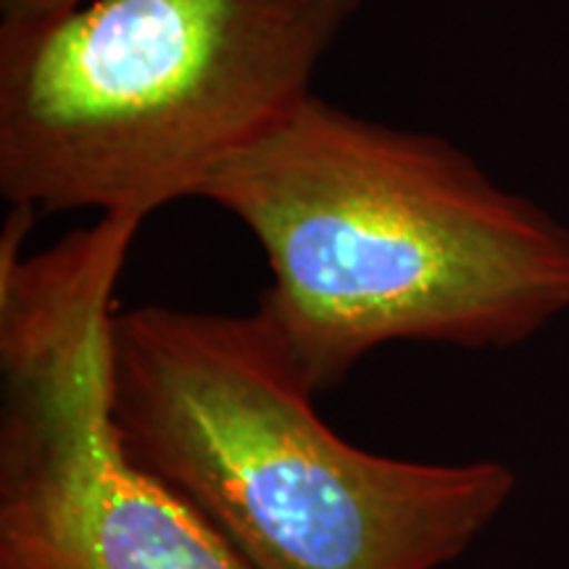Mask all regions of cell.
Here are the masks:
<instances>
[{
    "mask_svg": "<svg viewBox=\"0 0 569 569\" xmlns=\"http://www.w3.org/2000/svg\"><path fill=\"white\" fill-rule=\"evenodd\" d=\"M196 198L264 253L259 309L309 386L388 343L509 348L569 311V227L451 140L311 92Z\"/></svg>",
    "mask_w": 569,
    "mask_h": 569,
    "instance_id": "cell-1",
    "label": "cell"
},
{
    "mask_svg": "<svg viewBox=\"0 0 569 569\" xmlns=\"http://www.w3.org/2000/svg\"><path fill=\"white\" fill-rule=\"evenodd\" d=\"M277 327L138 306L111 319L106 427L119 457L253 569H440L517 490L503 461L372 453L319 417Z\"/></svg>",
    "mask_w": 569,
    "mask_h": 569,
    "instance_id": "cell-2",
    "label": "cell"
},
{
    "mask_svg": "<svg viewBox=\"0 0 569 569\" xmlns=\"http://www.w3.org/2000/svg\"><path fill=\"white\" fill-rule=\"evenodd\" d=\"M361 0H80L0 19V193L130 213L196 198L311 96Z\"/></svg>",
    "mask_w": 569,
    "mask_h": 569,
    "instance_id": "cell-3",
    "label": "cell"
},
{
    "mask_svg": "<svg viewBox=\"0 0 569 569\" xmlns=\"http://www.w3.org/2000/svg\"><path fill=\"white\" fill-rule=\"evenodd\" d=\"M117 282L103 256L56 251L0 284V569H253L113 446Z\"/></svg>",
    "mask_w": 569,
    "mask_h": 569,
    "instance_id": "cell-4",
    "label": "cell"
},
{
    "mask_svg": "<svg viewBox=\"0 0 569 569\" xmlns=\"http://www.w3.org/2000/svg\"><path fill=\"white\" fill-rule=\"evenodd\" d=\"M74 3H80V0H0V13H3V19H32Z\"/></svg>",
    "mask_w": 569,
    "mask_h": 569,
    "instance_id": "cell-5",
    "label": "cell"
}]
</instances>
